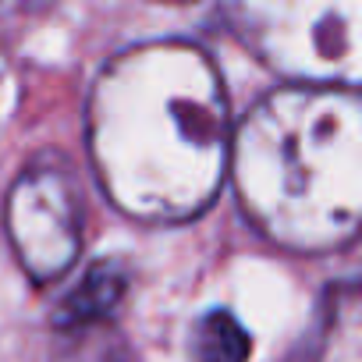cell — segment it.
Listing matches in <instances>:
<instances>
[{"mask_svg":"<svg viewBox=\"0 0 362 362\" xmlns=\"http://www.w3.org/2000/svg\"><path fill=\"white\" fill-rule=\"evenodd\" d=\"M89 153L128 217L170 224L203 214L231 160L214 61L189 43H146L110 61L89 103Z\"/></svg>","mask_w":362,"mask_h":362,"instance_id":"obj_1","label":"cell"},{"mask_svg":"<svg viewBox=\"0 0 362 362\" xmlns=\"http://www.w3.org/2000/svg\"><path fill=\"white\" fill-rule=\"evenodd\" d=\"M358 8L355 4H281L242 8L238 33L277 71L334 89V82L358 78Z\"/></svg>","mask_w":362,"mask_h":362,"instance_id":"obj_3","label":"cell"},{"mask_svg":"<svg viewBox=\"0 0 362 362\" xmlns=\"http://www.w3.org/2000/svg\"><path fill=\"white\" fill-rule=\"evenodd\" d=\"M128 288V274L117 263H93L82 281L61 298L57 305V327L64 330H78V327H93L103 316L114 313V305L124 298Z\"/></svg>","mask_w":362,"mask_h":362,"instance_id":"obj_5","label":"cell"},{"mask_svg":"<svg viewBox=\"0 0 362 362\" xmlns=\"http://www.w3.org/2000/svg\"><path fill=\"white\" fill-rule=\"evenodd\" d=\"M8 238L36 284L57 281L82 249V192L57 156L29 163L8 192Z\"/></svg>","mask_w":362,"mask_h":362,"instance_id":"obj_4","label":"cell"},{"mask_svg":"<svg viewBox=\"0 0 362 362\" xmlns=\"http://www.w3.org/2000/svg\"><path fill=\"white\" fill-rule=\"evenodd\" d=\"M192 351H196V362H245L252 344H249L245 327L228 309H210L196 323Z\"/></svg>","mask_w":362,"mask_h":362,"instance_id":"obj_6","label":"cell"},{"mask_svg":"<svg viewBox=\"0 0 362 362\" xmlns=\"http://www.w3.org/2000/svg\"><path fill=\"white\" fill-rule=\"evenodd\" d=\"M238 196L277 245L316 252L351 238L362 206V110L351 89L288 86L231 139Z\"/></svg>","mask_w":362,"mask_h":362,"instance_id":"obj_2","label":"cell"}]
</instances>
